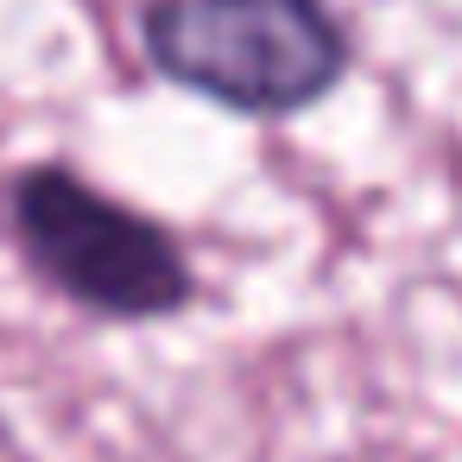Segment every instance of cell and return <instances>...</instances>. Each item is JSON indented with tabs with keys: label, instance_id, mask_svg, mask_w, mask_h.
Listing matches in <instances>:
<instances>
[{
	"label": "cell",
	"instance_id": "obj_1",
	"mask_svg": "<svg viewBox=\"0 0 462 462\" xmlns=\"http://www.w3.org/2000/svg\"><path fill=\"white\" fill-rule=\"evenodd\" d=\"M152 70L228 115L285 121L348 77V26L329 0H146Z\"/></svg>",
	"mask_w": 462,
	"mask_h": 462
},
{
	"label": "cell",
	"instance_id": "obj_2",
	"mask_svg": "<svg viewBox=\"0 0 462 462\" xmlns=\"http://www.w3.org/2000/svg\"><path fill=\"white\" fill-rule=\"evenodd\" d=\"M7 222L32 279L102 323H165L197 298L178 235L70 165H26L7 190Z\"/></svg>",
	"mask_w": 462,
	"mask_h": 462
}]
</instances>
